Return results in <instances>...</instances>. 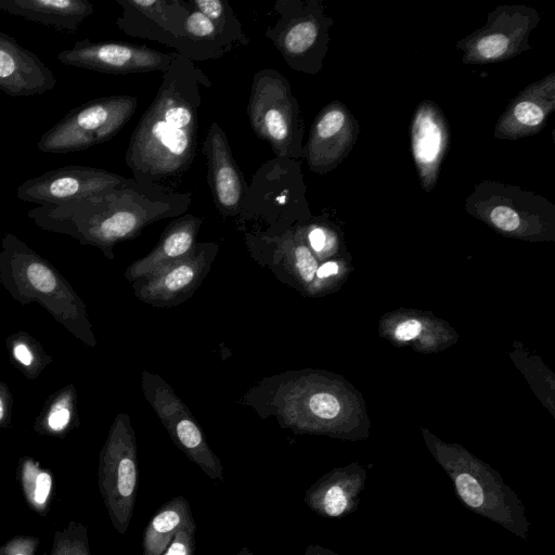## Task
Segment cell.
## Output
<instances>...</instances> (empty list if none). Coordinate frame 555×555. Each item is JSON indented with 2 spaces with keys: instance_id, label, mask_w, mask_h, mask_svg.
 <instances>
[{
  "instance_id": "obj_1",
  "label": "cell",
  "mask_w": 555,
  "mask_h": 555,
  "mask_svg": "<svg viewBox=\"0 0 555 555\" xmlns=\"http://www.w3.org/2000/svg\"><path fill=\"white\" fill-rule=\"evenodd\" d=\"M191 202V192L126 178L79 199L35 207L27 217L40 229L69 235L112 260L118 243L137 237L151 223L186 214Z\"/></svg>"
},
{
  "instance_id": "obj_2",
  "label": "cell",
  "mask_w": 555,
  "mask_h": 555,
  "mask_svg": "<svg viewBox=\"0 0 555 555\" xmlns=\"http://www.w3.org/2000/svg\"><path fill=\"white\" fill-rule=\"evenodd\" d=\"M210 86L194 62L177 53L130 138L125 159L134 180L162 184L191 167L197 150L201 89Z\"/></svg>"
},
{
  "instance_id": "obj_3",
  "label": "cell",
  "mask_w": 555,
  "mask_h": 555,
  "mask_svg": "<svg viewBox=\"0 0 555 555\" xmlns=\"http://www.w3.org/2000/svg\"><path fill=\"white\" fill-rule=\"evenodd\" d=\"M0 285L18 304L38 302L76 339L96 346L83 300L51 262L13 233L1 240Z\"/></svg>"
},
{
  "instance_id": "obj_4",
  "label": "cell",
  "mask_w": 555,
  "mask_h": 555,
  "mask_svg": "<svg viewBox=\"0 0 555 555\" xmlns=\"http://www.w3.org/2000/svg\"><path fill=\"white\" fill-rule=\"evenodd\" d=\"M306 192L299 160H268L248 184L238 216L241 231L256 224L254 235L279 236L306 223L311 218Z\"/></svg>"
},
{
  "instance_id": "obj_5",
  "label": "cell",
  "mask_w": 555,
  "mask_h": 555,
  "mask_svg": "<svg viewBox=\"0 0 555 555\" xmlns=\"http://www.w3.org/2000/svg\"><path fill=\"white\" fill-rule=\"evenodd\" d=\"M247 115L253 131L270 144L275 157L304 158V118L284 75L272 68L254 75Z\"/></svg>"
},
{
  "instance_id": "obj_6",
  "label": "cell",
  "mask_w": 555,
  "mask_h": 555,
  "mask_svg": "<svg viewBox=\"0 0 555 555\" xmlns=\"http://www.w3.org/2000/svg\"><path fill=\"white\" fill-rule=\"evenodd\" d=\"M276 20L264 31L294 70L315 75L330 48L333 18L320 0H276Z\"/></svg>"
},
{
  "instance_id": "obj_7",
  "label": "cell",
  "mask_w": 555,
  "mask_h": 555,
  "mask_svg": "<svg viewBox=\"0 0 555 555\" xmlns=\"http://www.w3.org/2000/svg\"><path fill=\"white\" fill-rule=\"evenodd\" d=\"M99 490L114 529L127 532L137 499L138 452L134 429L127 413H118L101 449Z\"/></svg>"
},
{
  "instance_id": "obj_8",
  "label": "cell",
  "mask_w": 555,
  "mask_h": 555,
  "mask_svg": "<svg viewBox=\"0 0 555 555\" xmlns=\"http://www.w3.org/2000/svg\"><path fill=\"white\" fill-rule=\"evenodd\" d=\"M138 99L129 94L98 98L70 109L37 143L44 153L89 149L115 137L129 121Z\"/></svg>"
},
{
  "instance_id": "obj_9",
  "label": "cell",
  "mask_w": 555,
  "mask_h": 555,
  "mask_svg": "<svg viewBox=\"0 0 555 555\" xmlns=\"http://www.w3.org/2000/svg\"><path fill=\"white\" fill-rule=\"evenodd\" d=\"M457 496L474 513L527 539L529 521L517 494L494 472L468 462L451 461L446 465Z\"/></svg>"
},
{
  "instance_id": "obj_10",
  "label": "cell",
  "mask_w": 555,
  "mask_h": 555,
  "mask_svg": "<svg viewBox=\"0 0 555 555\" xmlns=\"http://www.w3.org/2000/svg\"><path fill=\"white\" fill-rule=\"evenodd\" d=\"M540 13L522 4L499 5L487 15L486 24L456 42L464 64H490L508 61L531 49L532 30Z\"/></svg>"
},
{
  "instance_id": "obj_11",
  "label": "cell",
  "mask_w": 555,
  "mask_h": 555,
  "mask_svg": "<svg viewBox=\"0 0 555 555\" xmlns=\"http://www.w3.org/2000/svg\"><path fill=\"white\" fill-rule=\"evenodd\" d=\"M189 5L183 33L172 47L178 54L194 63L210 61L249 43L228 1L189 0Z\"/></svg>"
},
{
  "instance_id": "obj_12",
  "label": "cell",
  "mask_w": 555,
  "mask_h": 555,
  "mask_svg": "<svg viewBox=\"0 0 555 555\" xmlns=\"http://www.w3.org/2000/svg\"><path fill=\"white\" fill-rule=\"evenodd\" d=\"M142 390L171 440L210 479L223 480V466L186 404L159 375L142 372Z\"/></svg>"
},
{
  "instance_id": "obj_13",
  "label": "cell",
  "mask_w": 555,
  "mask_h": 555,
  "mask_svg": "<svg viewBox=\"0 0 555 555\" xmlns=\"http://www.w3.org/2000/svg\"><path fill=\"white\" fill-rule=\"evenodd\" d=\"M466 210L505 233L539 228L555 217V206L547 198L518 185L483 180L475 184L465 201Z\"/></svg>"
},
{
  "instance_id": "obj_14",
  "label": "cell",
  "mask_w": 555,
  "mask_h": 555,
  "mask_svg": "<svg viewBox=\"0 0 555 555\" xmlns=\"http://www.w3.org/2000/svg\"><path fill=\"white\" fill-rule=\"evenodd\" d=\"M218 250L215 242H197L184 257L132 282L134 296L155 308L186 301L209 273Z\"/></svg>"
},
{
  "instance_id": "obj_15",
  "label": "cell",
  "mask_w": 555,
  "mask_h": 555,
  "mask_svg": "<svg viewBox=\"0 0 555 555\" xmlns=\"http://www.w3.org/2000/svg\"><path fill=\"white\" fill-rule=\"evenodd\" d=\"M177 52H163L121 41H92L83 39L70 49L61 51L60 63L105 74L166 72Z\"/></svg>"
},
{
  "instance_id": "obj_16",
  "label": "cell",
  "mask_w": 555,
  "mask_h": 555,
  "mask_svg": "<svg viewBox=\"0 0 555 555\" xmlns=\"http://www.w3.org/2000/svg\"><path fill=\"white\" fill-rule=\"evenodd\" d=\"M360 125L340 101L326 104L315 116L304 145L309 169L325 175L338 167L353 149Z\"/></svg>"
},
{
  "instance_id": "obj_17",
  "label": "cell",
  "mask_w": 555,
  "mask_h": 555,
  "mask_svg": "<svg viewBox=\"0 0 555 555\" xmlns=\"http://www.w3.org/2000/svg\"><path fill=\"white\" fill-rule=\"evenodd\" d=\"M125 179L100 168L67 165L24 181L16 195L22 202L39 206L57 205L111 189Z\"/></svg>"
},
{
  "instance_id": "obj_18",
  "label": "cell",
  "mask_w": 555,
  "mask_h": 555,
  "mask_svg": "<svg viewBox=\"0 0 555 555\" xmlns=\"http://www.w3.org/2000/svg\"><path fill=\"white\" fill-rule=\"evenodd\" d=\"M207 160V181L214 203L224 218H238L242 212L248 184L234 159L228 137L214 121L203 142Z\"/></svg>"
},
{
  "instance_id": "obj_19",
  "label": "cell",
  "mask_w": 555,
  "mask_h": 555,
  "mask_svg": "<svg viewBox=\"0 0 555 555\" xmlns=\"http://www.w3.org/2000/svg\"><path fill=\"white\" fill-rule=\"evenodd\" d=\"M121 7L118 29L130 37L143 38L172 48L183 33L190 13L185 0H116Z\"/></svg>"
},
{
  "instance_id": "obj_20",
  "label": "cell",
  "mask_w": 555,
  "mask_h": 555,
  "mask_svg": "<svg viewBox=\"0 0 555 555\" xmlns=\"http://www.w3.org/2000/svg\"><path fill=\"white\" fill-rule=\"evenodd\" d=\"M410 133L418 180L424 191L431 192L449 149V122L435 102L425 100L414 111Z\"/></svg>"
},
{
  "instance_id": "obj_21",
  "label": "cell",
  "mask_w": 555,
  "mask_h": 555,
  "mask_svg": "<svg viewBox=\"0 0 555 555\" xmlns=\"http://www.w3.org/2000/svg\"><path fill=\"white\" fill-rule=\"evenodd\" d=\"M555 109V73L525 87L499 117L493 135L519 140L539 133Z\"/></svg>"
},
{
  "instance_id": "obj_22",
  "label": "cell",
  "mask_w": 555,
  "mask_h": 555,
  "mask_svg": "<svg viewBox=\"0 0 555 555\" xmlns=\"http://www.w3.org/2000/svg\"><path fill=\"white\" fill-rule=\"evenodd\" d=\"M56 78L34 52L0 31V90L10 96L43 94L54 89Z\"/></svg>"
},
{
  "instance_id": "obj_23",
  "label": "cell",
  "mask_w": 555,
  "mask_h": 555,
  "mask_svg": "<svg viewBox=\"0 0 555 555\" xmlns=\"http://www.w3.org/2000/svg\"><path fill=\"white\" fill-rule=\"evenodd\" d=\"M204 219L192 214L175 218L163 231L154 248L133 261L124 273L130 283L188 255L197 243Z\"/></svg>"
},
{
  "instance_id": "obj_24",
  "label": "cell",
  "mask_w": 555,
  "mask_h": 555,
  "mask_svg": "<svg viewBox=\"0 0 555 555\" xmlns=\"http://www.w3.org/2000/svg\"><path fill=\"white\" fill-rule=\"evenodd\" d=\"M88 0H0V11L74 34L93 13Z\"/></svg>"
},
{
  "instance_id": "obj_25",
  "label": "cell",
  "mask_w": 555,
  "mask_h": 555,
  "mask_svg": "<svg viewBox=\"0 0 555 555\" xmlns=\"http://www.w3.org/2000/svg\"><path fill=\"white\" fill-rule=\"evenodd\" d=\"M364 478L343 472H332L315 481L305 494L306 505L314 513L336 518L350 513L358 503Z\"/></svg>"
},
{
  "instance_id": "obj_26",
  "label": "cell",
  "mask_w": 555,
  "mask_h": 555,
  "mask_svg": "<svg viewBox=\"0 0 555 555\" xmlns=\"http://www.w3.org/2000/svg\"><path fill=\"white\" fill-rule=\"evenodd\" d=\"M195 524L189 501L178 495L163 504L149 520L142 539L143 555H160L185 526Z\"/></svg>"
},
{
  "instance_id": "obj_27",
  "label": "cell",
  "mask_w": 555,
  "mask_h": 555,
  "mask_svg": "<svg viewBox=\"0 0 555 555\" xmlns=\"http://www.w3.org/2000/svg\"><path fill=\"white\" fill-rule=\"evenodd\" d=\"M79 425L77 391L68 384L46 400L34 429L40 435L62 437Z\"/></svg>"
},
{
  "instance_id": "obj_28",
  "label": "cell",
  "mask_w": 555,
  "mask_h": 555,
  "mask_svg": "<svg viewBox=\"0 0 555 555\" xmlns=\"http://www.w3.org/2000/svg\"><path fill=\"white\" fill-rule=\"evenodd\" d=\"M5 346L10 361L27 379H36L53 361L42 345L24 331L9 335Z\"/></svg>"
},
{
  "instance_id": "obj_29",
  "label": "cell",
  "mask_w": 555,
  "mask_h": 555,
  "mask_svg": "<svg viewBox=\"0 0 555 555\" xmlns=\"http://www.w3.org/2000/svg\"><path fill=\"white\" fill-rule=\"evenodd\" d=\"M20 478L25 498L29 505L43 514L52 490V476L30 457H24L20 464Z\"/></svg>"
},
{
  "instance_id": "obj_30",
  "label": "cell",
  "mask_w": 555,
  "mask_h": 555,
  "mask_svg": "<svg viewBox=\"0 0 555 555\" xmlns=\"http://www.w3.org/2000/svg\"><path fill=\"white\" fill-rule=\"evenodd\" d=\"M301 233L310 250L314 254L330 251L336 243V235L331 228L321 223V221H309L301 224Z\"/></svg>"
},
{
  "instance_id": "obj_31",
  "label": "cell",
  "mask_w": 555,
  "mask_h": 555,
  "mask_svg": "<svg viewBox=\"0 0 555 555\" xmlns=\"http://www.w3.org/2000/svg\"><path fill=\"white\" fill-rule=\"evenodd\" d=\"M196 524L183 527L160 555H194Z\"/></svg>"
},
{
  "instance_id": "obj_32",
  "label": "cell",
  "mask_w": 555,
  "mask_h": 555,
  "mask_svg": "<svg viewBox=\"0 0 555 555\" xmlns=\"http://www.w3.org/2000/svg\"><path fill=\"white\" fill-rule=\"evenodd\" d=\"M38 539L29 535H16L0 547V555H36Z\"/></svg>"
},
{
  "instance_id": "obj_33",
  "label": "cell",
  "mask_w": 555,
  "mask_h": 555,
  "mask_svg": "<svg viewBox=\"0 0 555 555\" xmlns=\"http://www.w3.org/2000/svg\"><path fill=\"white\" fill-rule=\"evenodd\" d=\"M13 397L9 386L0 379V428H8L12 421Z\"/></svg>"
},
{
  "instance_id": "obj_34",
  "label": "cell",
  "mask_w": 555,
  "mask_h": 555,
  "mask_svg": "<svg viewBox=\"0 0 555 555\" xmlns=\"http://www.w3.org/2000/svg\"><path fill=\"white\" fill-rule=\"evenodd\" d=\"M422 331V325L417 320L411 319L400 323L395 331V335L399 340H411Z\"/></svg>"
},
{
  "instance_id": "obj_35",
  "label": "cell",
  "mask_w": 555,
  "mask_h": 555,
  "mask_svg": "<svg viewBox=\"0 0 555 555\" xmlns=\"http://www.w3.org/2000/svg\"><path fill=\"white\" fill-rule=\"evenodd\" d=\"M51 555H73V538L65 532L57 531L54 535Z\"/></svg>"
},
{
  "instance_id": "obj_36",
  "label": "cell",
  "mask_w": 555,
  "mask_h": 555,
  "mask_svg": "<svg viewBox=\"0 0 555 555\" xmlns=\"http://www.w3.org/2000/svg\"><path fill=\"white\" fill-rule=\"evenodd\" d=\"M73 555H91L86 529L83 527L81 529V533L73 538Z\"/></svg>"
},
{
  "instance_id": "obj_37",
  "label": "cell",
  "mask_w": 555,
  "mask_h": 555,
  "mask_svg": "<svg viewBox=\"0 0 555 555\" xmlns=\"http://www.w3.org/2000/svg\"><path fill=\"white\" fill-rule=\"evenodd\" d=\"M338 273V263L335 261H327L319 266L317 278L320 280L330 278Z\"/></svg>"
},
{
  "instance_id": "obj_38",
  "label": "cell",
  "mask_w": 555,
  "mask_h": 555,
  "mask_svg": "<svg viewBox=\"0 0 555 555\" xmlns=\"http://www.w3.org/2000/svg\"><path fill=\"white\" fill-rule=\"evenodd\" d=\"M304 555H339L320 545H308Z\"/></svg>"
},
{
  "instance_id": "obj_39",
  "label": "cell",
  "mask_w": 555,
  "mask_h": 555,
  "mask_svg": "<svg viewBox=\"0 0 555 555\" xmlns=\"http://www.w3.org/2000/svg\"><path fill=\"white\" fill-rule=\"evenodd\" d=\"M234 555H256V554L253 551H250L247 546H243Z\"/></svg>"
}]
</instances>
